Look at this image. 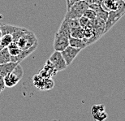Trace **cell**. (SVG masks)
Instances as JSON below:
<instances>
[{
  "instance_id": "obj_11",
  "label": "cell",
  "mask_w": 125,
  "mask_h": 121,
  "mask_svg": "<svg viewBox=\"0 0 125 121\" xmlns=\"http://www.w3.org/2000/svg\"><path fill=\"white\" fill-rule=\"evenodd\" d=\"M89 7L95 11L97 18L102 19V21H106L107 17H108L109 11H107L106 10H105L103 7H102V5H99L97 3H92V4H89Z\"/></svg>"
},
{
  "instance_id": "obj_4",
  "label": "cell",
  "mask_w": 125,
  "mask_h": 121,
  "mask_svg": "<svg viewBox=\"0 0 125 121\" xmlns=\"http://www.w3.org/2000/svg\"><path fill=\"white\" fill-rule=\"evenodd\" d=\"M89 7V4L86 3L83 0L74 3L72 6L67 9V14L65 18H71V19H79L80 17L83 16L84 10Z\"/></svg>"
},
{
  "instance_id": "obj_12",
  "label": "cell",
  "mask_w": 125,
  "mask_h": 121,
  "mask_svg": "<svg viewBox=\"0 0 125 121\" xmlns=\"http://www.w3.org/2000/svg\"><path fill=\"white\" fill-rule=\"evenodd\" d=\"M71 29H72V28L70 27L68 22H67V20L64 19L56 33L59 35H61V36L70 37H71Z\"/></svg>"
},
{
  "instance_id": "obj_15",
  "label": "cell",
  "mask_w": 125,
  "mask_h": 121,
  "mask_svg": "<svg viewBox=\"0 0 125 121\" xmlns=\"http://www.w3.org/2000/svg\"><path fill=\"white\" fill-rule=\"evenodd\" d=\"M120 1H116V0H104V2L102 4V7L105 10H106L107 11H116L119 8V2Z\"/></svg>"
},
{
  "instance_id": "obj_18",
  "label": "cell",
  "mask_w": 125,
  "mask_h": 121,
  "mask_svg": "<svg viewBox=\"0 0 125 121\" xmlns=\"http://www.w3.org/2000/svg\"><path fill=\"white\" fill-rule=\"evenodd\" d=\"M7 48L8 50L9 54L11 57L16 56L17 55H19V53L21 52V49H20V47L17 46V44L15 42H12Z\"/></svg>"
},
{
  "instance_id": "obj_3",
  "label": "cell",
  "mask_w": 125,
  "mask_h": 121,
  "mask_svg": "<svg viewBox=\"0 0 125 121\" xmlns=\"http://www.w3.org/2000/svg\"><path fill=\"white\" fill-rule=\"evenodd\" d=\"M32 84L34 87L38 90H51L54 86V81L52 78L43 77L39 73L35 74L32 77Z\"/></svg>"
},
{
  "instance_id": "obj_20",
  "label": "cell",
  "mask_w": 125,
  "mask_h": 121,
  "mask_svg": "<svg viewBox=\"0 0 125 121\" xmlns=\"http://www.w3.org/2000/svg\"><path fill=\"white\" fill-rule=\"evenodd\" d=\"M12 42H13V38H12L11 34H5L0 38V44L3 48L7 47Z\"/></svg>"
},
{
  "instance_id": "obj_13",
  "label": "cell",
  "mask_w": 125,
  "mask_h": 121,
  "mask_svg": "<svg viewBox=\"0 0 125 121\" xmlns=\"http://www.w3.org/2000/svg\"><path fill=\"white\" fill-rule=\"evenodd\" d=\"M16 65L17 63H14L11 61L0 64V77H4L6 75L11 72Z\"/></svg>"
},
{
  "instance_id": "obj_2",
  "label": "cell",
  "mask_w": 125,
  "mask_h": 121,
  "mask_svg": "<svg viewBox=\"0 0 125 121\" xmlns=\"http://www.w3.org/2000/svg\"><path fill=\"white\" fill-rule=\"evenodd\" d=\"M23 76H24L23 67H21V65L20 64H17L16 66L14 67V69L3 77L6 87L12 88L16 86L20 82V80H21Z\"/></svg>"
},
{
  "instance_id": "obj_28",
  "label": "cell",
  "mask_w": 125,
  "mask_h": 121,
  "mask_svg": "<svg viewBox=\"0 0 125 121\" xmlns=\"http://www.w3.org/2000/svg\"><path fill=\"white\" fill-rule=\"evenodd\" d=\"M124 2H125V0H124Z\"/></svg>"
},
{
  "instance_id": "obj_8",
  "label": "cell",
  "mask_w": 125,
  "mask_h": 121,
  "mask_svg": "<svg viewBox=\"0 0 125 121\" xmlns=\"http://www.w3.org/2000/svg\"><path fill=\"white\" fill-rule=\"evenodd\" d=\"M69 46V37L61 36L55 33L54 41V49L56 51H62L66 47Z\"/></svg>"
},
{
  "instance_id": "obj_9",
  "label": "cell",
  "mask_w": 125,
  "mask_h": 121,
  "mask_svg": "<svg viewBox=\"0 0 125 121\" xmlns=\"http://www.w3.org/2000/svg\"><path fill=\"white\" fill-rule=\"evenodd\" d=\"M57 72H58V71L55 69V67L52 64V63L48 59L46 62L43 67L41 69V71L39 72V74L43 77L52 78L54 76H56Z\"/></svg>"
},
{
  "instance_id": "obj_14",
  "label": "cell",
  "mask_w": 125,
  "mask_h": 121,
  "mask_svg": "<svg viewBox=\"0 0 125 121\" xmlns=\"http://www.w3.org/2000/svg\"><path fill=\"white\" fill-rule=\"evenodd\" d=\"M69 46H71L75 48H79L83 50L85 48L86 46H88V45L83 38H77V37H69Z\"/></svg>"
},
{
  "instance_id": "obj_1",
  "label": "cell",
  "mask_w": 125,
  "mask_h": 121,
  "mask_svg": "<svg viewBox=\"0 0 125 121\" xmlns=\"http://www.w3.org/2000/svg\"><path fill=\"white\" fill-rule=\"evenodd\" d=\"M15 42L21 50H27L34 45L38 44V41L34 33L27 29Z\"/></svg>"
},
{
  "instance_id": "obj_25",
  "label": "cell",
  "mask_w": 125,
  "mask_h": 121,
  "mask_svg": "<svg viewBox=\"0 0 125 121\" xmlns=\"http://www.w3.org/2000/svg\"><path fill=\"white\" fill-rule=\"evenodd\" d=\"M86 2V3H88L89 5V4H92V3H94V0H83Z\"/></svg>"
},
{
  "instance_id": "obj_26",
  "label": "cell",
  "mask_w": 125,
  "mask_h": 121,
  "mask_svg": "<svg viewBox=\"0 0 125 121\" xmlns=\"http://www.w3.org/2000/svg\"><path fill=\"white\" fill-rule=\"evenodd\" d=\"M3 36V35H2V30H1V29H0V38H1V37Z\"/></svg>"
},
{
  "instance_id": "obj_16",
  "label": "cell",
  "mask_w": 125,
  "mask_h": 121,
  "mask_svg": "<svg viewBox=\"0 0 125 121\" xmlns=\"http://www.w3.org/2000/svg\"><path fill=\"white\" fill-rule=\"evenodd\" d=\"M20 27L15 25L7 24H0V29L2 30V35L5 34H12L15 31H16Z\"/></svg>"
},
{
  "instance_id": "obj_19",
  "label": "cell",
  "mask_w": 125,
  "mask_h": 121,
  "mask_svg": "<svg viewBox=\"0 0 125 121\" xmlns=\"http://www.w3.org/2000/svg\"><path fill=\"white\" fill-rule=\"evenodd\" d=\"M71 37L83 38L84 37V29L81 26H78L71 29Z\"/></svg>"
},
{
  "instance_id": "obj_6",
  "label": "cell",
  "mask_w": 125,
  "mask_h": 121,
  "mask_svg": "<svg viewBox=\"0 0 125 121\" xmlns=\"http://www.w3.org/2000/svg\"><path fill=\"white\" fill-rule=\"evenodd\" d=\"M81 49L79 48H75L71 46H68L66 47L62 51H61V54L63 57V59L66 62L67 66L72 64V63L73 62V60L76 59V57L79 55V53L81 51Z\"/></svg>"
},
{
  "instance_id": "obj_27",
  "label": "cell",
  "mask_w": 125,
  "mask_h": 121,
  "mask_svg": "<svg viewBox=\"0 0 125 121\" xmlns=\"http://www.w3.org/2000/svg\"><path fill=\"white\" fill-rule=\"evenodd\" d=\"M2 48H3V47H2V46H1V44H0V50H2Z\"/></svg>"
},
{
  "instance_id": "obj_5",
  "label": "cell",
  "mask_w": 125,
  "mask_h": 121,
  "mask_svg": "<svg viewBox=\"0 0 125 121\" xmlns=\"http://www.w3.org/2000/svg\"><path fill=\"white\" fill-rule=\"evenodd\" d=\"M49 60L52 63V64L54 65L55 69L58 72L63 71L67 68V64L66 62L62 57L60 51H56L54 50V52L52 54L49 58Z\"/></svg>"
},
{
  "instance_id": "obj_17",
  "label": "cell",
  "mask_w": 125,
  "mask_h": 121,
  "mask_svg": "<svg viewBox=\"0 0 125 121\" xmlns=\"http://www.w3.org/2000/svg\"><path fill=\"white\" fill-rule=\"evenodd\" d=\"M11 61V55L7 47H4L0 50V64Z\"/></svg>"
},
{
  "instance_id": "obj_22",
  "label": "cell",
  "mask_w": 125,
  "mask_h": 121,
  "mask_svg": "<svg viewBox=\"0 0 125 121\" xmlns=\"http://www.w3.org/2000/svg\"><path fill=\"white\" fill-rule=\"evenodd\" d=\"M5 88H6V85H5L3 77H0V94L5 89Z\"/></svg>"
},
{
  "instance_id": "obj_7",
  "label": "cell",
  "mask_w": 125,
  "mask_h": 121,
  "mask_svg": "<svg viewBox=\"0 0 125 121\" xmlns=\"http://www.w3.org/2000/svg\"><path fill=\"white\" fill-rule=\"evenodd\" d=\"M91 114L94 120L96 121H104L108 117L104 104L94 105L91 108Z\"/></svg>"
},
{
  "instance_id": "obj_21",
  "label": "cell",
  "mask_w": 125,
  "mask_h": 121,
  "mask_svg": "<svg viewBox=\"0 0 125 121\" xmlns=\"http://www.w3.org/2000/svg\"><path fill=\"white\" fill-rule=\"evenodd\" d=\"M84 16L85 18L89 20V21H93V20H94L97 17L95 11L92 8H90L89 7L87 9L84 10V11L83 13V16Z\"/></svg>"
},
{
  "instance_id": "obj_23",
  "label": "cell",
  "mask_w": 125,
  "mask_h": 121,
  "mask_svg": "<svg viewBox=\"0 0 125 121\" xmlns=\"http://www.w3.org/2000/svg\"><path fill=\"white\" fill-rule=\"evenodd\" d=\"M79 1H81V0H66V2H67V9H69L74 3H76V2H79Z\"/></svg>"
},
{
  "instance_id": "obj_24",
  "label": "cell",
  "mask_w": 125,
  "mask_h": 121,
  "mask_svg": "<svg viewBox=\"0 0 125 121\" xmlns=\"http://www.w3.org/2000/svg\"><path fill=\"white\" fill-rule=\"evenodd\" d=\"M103 2H104V0H94V3H97L99 5H102Z\"/></svg>"
},
{
  "instance_id": "obj_10",
  "label": "cell",
  "mask_w": 125,
  "mask_h": 121,
  "mask_svg": "<svg viewBox=\"0 0 125 121\" xmlns=\"http://www.w3.org/2000/svg\"><path fill=\"white\" fill-rule=\"evenodd\" d=\"M37 45L38 44L34 45V46H32V47H30V48H29L27 50H21V52L19 53V55H17L16 56H13V57L11 56V61L14 62V63H17V64H20V63L23 61L24 59H26L27 57L29 56V55L37 49Z\"/></svg>"
}]
</instances>
